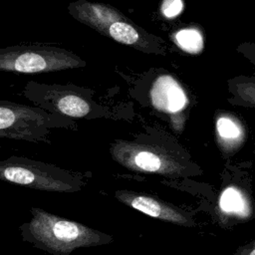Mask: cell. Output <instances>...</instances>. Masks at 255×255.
I'll use <instances>...</instances> for the list:
<instances>
[{
    "instance_id": "cell-1",
    "label": "cell",
    "mask_w": 255,
    "mask_h": 255,
    "mask_svg": "<svg viewBox=\"0 0 255 255\" xmlns=\"http://www.w3.org/2000/svg\"><path fill=\"white\" fill-rule=\"evenodd\" d=\"M31 213V220L25 224L26 234L33 243L50 253L66 255L77 248L113 241L108 234L43 209L32 208Z\"/></svg>"
},
{
    "instance_id": "cell-2",
    "label": "cell",
    "mask_w": 255,
    "mask_h": 255,
    "mask_svg": "<svg viewBox=\"0 0 255 255\" xmlns=\"http://www.w3.org/2000/svg\"><path fill=\"white\" fill-rule=\"evenodd\" d=\"M113 158L126 168L171 178L185 176L187 162L175 148L156 142L118 140L111 145Z\"/></svg>"
},
{
    "instance_id": "cell-3",
    "label": "cell",
    "mask_w": 255,
    "mask_h": 255,
    "mask_svg": "<svg viewBox=\"0 0 255 255\" xmlns=\"http://www.w3.org/2000/svg\"><path fill=\"white\" fill-rule=\"evenodd\" d=\"M0 177L22 186L55 192H75L80 190L79 177L54 165L23 157H10L1 161Z\"/></svg>"
},
{
    "instance_id": "cell-4",
    "label": "cell",
    "mask_w": 255,
    "mask_h": 255,
    "mask_svg": "<svg viewBox=\"0 0 255 255\" xmlns=\"http://www.w3.org/2000/svg\"><path fill=\"white\" fill-rule=\"evenodd\" d=\"M86 62L66 49L49 46H16L0 50L2 71L36 74L74 69Z\"/></svg>"
},
{
    "instance_id": "cell-5",
    "label": "cell",
    "mask_w": 255,
    "mask_h": 255,
    "mask_svg": "<svg viewBox=\"0 0 255 255\" xmlns=\"http://www.w3.org/2000/svg\"><path fill=\"white\" fill-rule=\"evenodd\" d=\"M47 115L39 110L2 102L0 105V136L30 139L46 131Z\"/></svg>"
},
{
    "instance_id": "cell-6",
    "label": "cell",
    "mask_w": 255,
    "mask_h": 255,
    "mask_svg": "<svg viewBox=\"0 0 255 255\" xmlns=\"http://www.w3.org/2000/svg\"><path fill=\"white\" fill-rule=\"evenodd\" d=\"M115 196L124 204L153 218L182 226L192 224L185 212L154 196L129 190L117 191Z\"/></svg>"
},
{
    "instance_id": "cell-7",
    "label": "cell",
    "mask_w": 255,
    "mask_h": 255,
    "mask_svg": "<svg viewBox=\"0 0 255 255\" xmlns=\"http://www.w3.org/2000/svg\"><path fill=\"white\" fill-rule=\"evenodd\" d=\"M68 10L72 17L105 36H107L108 29L113 23L128 21L115 7L103 3L79 0L71 3Z\"/></svg>"
},
{
    "instance_id": "cell-8",
    "label": "cell",
    "mask_w": 255,
    "mask_h": 255,
    "mask_svg": "<svg viewBox=\"0 0 255 255\" xmlns=\"http://www.w3.org/2000/svg\"><path fill=\"white\" fill-rule=\"evenodd\" d=\"M107 36L141 52L165 55L166 46L162 39L141 30L129 20L113 23L108 29Z\"/></svg>"
},
{
    "instance_id": "cell-9",
    "label": "cell",
    "mask_w": 255,
    "mask_h": 255,
    "mask_svg": "<svg viewBox=\"0 0 255 255\" xmlns=\"http://www.w3.org/2000/svg\"><path fill=\"white\" fill-rule=\"evenodd\" d=\"M247 128L243 121L229 112H220L215 118V137L224 155H233L245 143Z\"/></svg>"
},
{
    "instance_id": "cell-10",
    "label": "cell",
    "mask_w": 255,
    "mask_h": 255,
    "mask_svg": "<svg viewBox=\"0 0 255 255\" xmlns=\"http://www.w3.org/2000/svg\"><path fill=\"white\" fill-rule=\"evenodd\" d=\"M248 190L238 184H229L220 193L218 210L223 217L239 222L255 216V206Z\"/></svg>"
},
{
    "instance_id": "cell-11",
    "label": "cell",
    "mask_w": 255,
    "mask_h": 255,
    "mask_svg": "<svg viewBox=\"0 0 255 255\" xmlns=\"http://www.w3.org/2000/svg\"><path fill=\"white\" fill-rule=\"evenodd\" d=\"M150 98L157 110L171 114L181 111L187 103L183 90L170 76H162L154 82Z\"/></svg>"
},
{
    "instance_id": "cell-12",
    "label": "cell",
    "mask_w": 255,
    "mask_h": 255,
    "mask_svg": "<svg viewBox=\"0 0 255 255\" xmlns=\"http://www.w3.org/2000/svg\"><path fill=\"white\" fill-rule=\"evenodd\" d=\"M228 91L232 98L229 103L234 106L255 108V74L253 76L240 75L231 78L227 82Z\"/></svg>"
},
{
    "instance_id": "cell-13",
    "label": "cell",
    "mask_w": 255,
    "mask_h": 255,
    "mask_svg": "<svg viewBox=\"0 0 255 255\" xmlns=\"http://www.w3.org/2000/svg\"><path fill=\"white\" fill-rule=\"evenodd\" d=\"M56 109L63 115L72 118H83L90 112L89 103L77 94H64L55 101Z\"/></svg>"
},
{
    "instance_id": "cell-14",
    "label": "cell",
    "mask_w": 255,
    "mask_h": 255,
    "mask_svg": "<svg viewBox=\"0 0 255 255\" xmlns=\"http://www.w3.org/2000/svg\"><path fill=\"white\" fill-rule=\"evenodd\" d=\"M175 41L177 45L184 51L197 54L203 48V39L201 34L194 29H183L176 33Z\"/></svg>"
},
{
    "instance_id": "cell-15",
    "label": "cell",
    "mask_w": 255,
    "mask_h": 255,
    "mask_svg": "<svg viewBox=\"0 0 255 255\" xmlns=\"http://www.w3.org/2000/svg\"><path fill=\"white\" fill-rule=\"evenodd\" d=\"M182 9V0H163L161 4V12L166 18H173L177 16Z\"/></svg>"
},
{
    "instance_id": "cell-16",
    "label": "cell",
    "mask_w": 255,
    "mask_h": 255,
    "mask_svg": "<svg viewBox=\"0 0 255 255\" xmlns=\"http://www.w3.org/2000/svg\"><path fill=\"white\" fill-rule=\"evenodd\" d=\"M236 51L255 67V43L249 41L242 42L237 46Z\"/></svg>"
},
{
    "instance_id": "cell-17",
    "label": "cell",
    "mask_w": 255,
    "mask_h": 255,
    "mask_svg": "<svg viewBox=\"0 0 255 255\" xmlns=\"http://www.w3.org/2000/svg\"><path fill=\"white\" fill-rule=\"evenodd\" d=\"M234 255H255V237L250 242L238 247Z\"/></svg>"
},
{
    "instance_id": "cell-18",
    "label": "cell",
    "mask_w": 255,
    "mask_h": 255,
    "mask_svg": "<svg viewBox=\"0 0 255 255\" xmlns=\"http://www.w3.org/2000/svg\"><path fill=\"white\" fill-rule=\"evenodd\" d=\"M254 219H255V216H254Z\"/></svg>"
}]
</instances>
